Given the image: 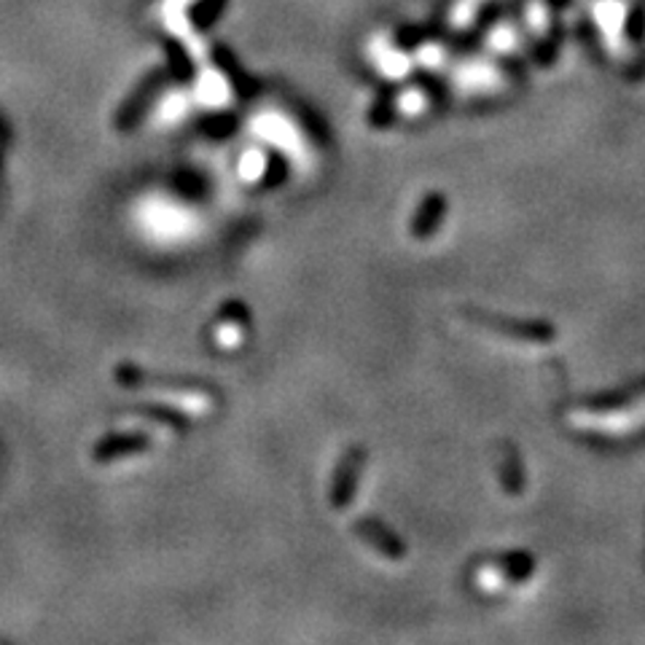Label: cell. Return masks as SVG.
<instances>
[{
	"label": "cell",
	"instance_id": "3",
	"mask_svg": "<svg viewBox=\"0 0 645 645\" xmlns=\"http://www.w3.org/2000/svg\"><path fill=\"white\" fill-rule=\"evenodd\" d=\"M360 463H363V452L360 450H353L350 455H347V461L342 463L339 476H336V485H334V505H347L353 501Z\"/></svg>",
	"mask_w": 645,
	"mask_h": 645
},
{
	"label": "cell",
	"instance_id": "5",
	"mask_svg": "<svg viewBox=\"0 0 645 645\" xmlns=\"http://www.w3.org/2000/svg\"><path fill=\"white\" fill-rule=\"evenodd\" d=\"M441 213H444V200L441 196H430L426 207L420 211V218H417L415 231L417 235H426V231H433L435 224L441 220Z\"/></svg>",
	"mask_w": 645,
	"mask_h": 645
},
{
	"label": "cell",
	"instance_id": "6",
	"mask_svg": "<svg viewBox=\"0 0 645 645\" xmlns=\"http://www.w3.org/2000/svg\"><path fill=\"white\" fill-rule=\"evenodd\" d=\"M492 49L498 51H516L519 49V33H514L511 27H498V31H492Z\"/></svg>",
	"mask_w": 645,
	"mask_h": 645
},
{
	"label": "cell",
	"instance_id": "2",
	"mask_svg": "<svg viewBox=\"0 0 645 645\" xmlns=\"http://www.w3.org/2000/svg\"><path fill=\"white\" fill-rule=\"evenodd\" d=\"M356 536L363 540L366 546H371V549H377L380 554H387V557H401L404 554V549H401V544H395L391 533L385 530V527L380 525V522H360V525H356Z\"/></svg>",
	"mask_w": 645,
	"mask_h": 645
},
{
	"label": "cell",
	"instance_id": "4",
	"mask_svg": "<svg viewBox=\"0 0 645 645\" xmlns=\"http://www.w3.org/2000/svg\"><path fill=\"white\" fill-rule=\"evenodd\" d=\"M242 329H246V318H237V310H231V318L220 315L215 323V339L220 342V347H240Z\"/></svg>",
	"mask_w": 645,
	"mask_h": 645
},
{
	"label": "cell",
	"instance_id": "1",
	"mask_svg": "<svg viewBox=\"0 0 645 645\" xmlns=\"http://www.w3.org/2000/svg\"><path fill=\"white\" fill-rule=\"evenodd\" d=\"M124 382H130V385L135 387H145V391H154L156 395H165V398H172V404L186 411H194V415H207V411H213L215 395L207 391V387L189 385V382L178 380H162V377L143 374V371L135 369L124 371Z\"/></svg>",
	"mask_w": 645,
	"mask_h": 645
}]
</instances>
